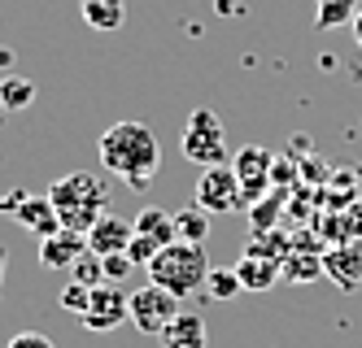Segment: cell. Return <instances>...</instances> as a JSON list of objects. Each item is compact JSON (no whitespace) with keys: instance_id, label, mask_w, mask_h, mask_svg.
Instances as JSON below:
<instances>
[{"instance_id":"obj_20","label":"cell","mask_w":362,"mask_h":348,"mask_svg":"<svg viewBox=\"0 0 362 348\" xmlns=\"http://www.w3.org/2000/svg\"><path fill=\"white\" fill-rule=\"evenodd\" d=\"M35 100V83L27 74H5L0 78V109H27Z\"/></svg>"},{"instance_id":"obj_5","label":"cell","mask_w":362,"mask_h":348,"mask_svg":"<svg viewBox=\"0 0 362 348\" xmlns=\"http://www.w3.org/2000/svg\"><path fill=\"white\" fill-rule=\"evenodd\" d=\"M127 313H132L136 331L162 335L170 327V318L179 313V296H170V292L158 287V283H144V287H136L132 296H127Z\"/></svg>"},{"instance_id":"obj_22","label":"cell","mask_w":362,"mask_h":348,"mask_svg":"<svg viewBox=\"0 0 362 348\" xmlns=\"http://www.w3.org/2000/svg\"><path fill=\"white\" fill-rule=\"evenodd\" d=\"M279 205H284V196H275V192H267L257 205H249L245 213H249L253 231H275V222H279Z\"/></svg>"},{"instance_id":"obj_3","label":"cell","mask_w":362,"mask_h":348,"mask_svg":"<svg viewBox=\"0 0 362 348\" xmlns=\"http://www.w3.org/2000/svg\"><path fill=\"white\" fill-rule=\"evenodd\" d=\"M144 270H148V283H158V287L170 292V296L184 301L197 287H205V279H210V257H205V244H184V239H175V244H166Z\"/></svg>"},{"instance_id":"obj_16","label":"cell","mask_w":362,"mask_h":348,"mask_svg":"<svg viewBox=\"0 0 362 348\" xmlns=\"http://www.w3.org/2000/svg\"><path fill=\"white\" fill-rule=\"evenodd\" d=\"M79 13L83 22L92 26V31H118V26L127 22V0H79Z\"/></svg>"},{"instance_id":"obj_27","label":"cell","mask_w":362,"mask_h":348,"mask_svg":"<svg viewBox=\"0 0 362 348\" xmlns=\"http://www.w3.org/2000/svg\"><path fill=\"white\" fill-rule=\"evenodd\" d=\"M88 296H92V292H88L83 283H66V287H62V305H66L70 313H83V309H88Z\"/></svg>"},{"instance_id":"obj_30","label":"cell","mask_w":362,"mask_h":348,"mask_svg":"<svg viewBox=\"0 0 362 348\" xmlns=\"http://www.w3.org/2000/svg\"><path fill=\"white\" fill-rule=\"evenodd\" d=\"M5 270H9V248L0 244V301H5Z\"/></svg>"},{"instance_id":"obj_10","label":"cell","mask_w":362,"mask_h":348,"mask_svg":"<svg viewBox=\"0 0 362 348\" xmlns=\"http://www.w3.org/2000/svg\"><path fill=\"white\" fill-rule=\"evenodd\" d=\"M132 235H136V227L127 222V218H118V213H105L83 239H88V253H96V257H110V253H127V244H132Z\"/></svg>"},{"instance_id":"obj_31","label":"cell","mask_w":362,"mask_h":348,"mask_svg":"<svg viewBox=\"0 0 362 348\" xmlns=\"http://www.w3.org/2000/svg\"><path fill=\"white\" fill-rule=\"evenodd\" d=\"M354 40H358V48H362V9L354 13Z\"/></svg>"},{"instance_id":"obj_32","label":"cell","mask_w":362,"mask_h":348,"mask_svg":"<svg viewBox=\"0 0 362 348\" xmlns=\"http://www.w3.org/2000/svg\"><path fill=\"white\" fill-rule=\"evenodd\" d=\"M13 66V52H5V48H0V70H9Z\"/></svg>"},{"instance_id":"obj_23","label":"cell","mask_w":362,"mask_h":348,"mask_svg":"<svg viewBox=\"0 0 362 348\" xmlns=\"http://www.w3.org/2000/svg\"><path fill=\"white\" fill-rule=\"evenodd\" d=\"M70 275H74L70 283H83L88 292H92V287H100V283H105V275H100V257H96V253H83L79 261L70 265Z\"/></svg>"},{"instance_id":"obj_25","label":"cell","mask_w":362,"mask_h":348,"mask_svg":"<svg viewBox=\"0 0 362 348\" xmlns=\"http://www.w3.org/2000/svg\"><path fill=\"white\" fill-rule=\"evenodd\" d=\"M132 270H136V261L127 257V253H110V257H100V275H105V283H122Z\"/></svg>"},{"instance_id":"obj_8","label":"cell","mask_w":362,"mask_h":348,"mask_svg":"<svg viewBox=\"0 0 362 348\" xmlns=\"http://www.w3.org/2000/svg\"><path fill=\"white\" fill-rule=\"evenodd\" d=\"M79 318H83L88 331H114V327H122V323H132V313H127V292H122L118 283L92 287L88 309H83Z\"/></svg>"},{"instance_id":"obj_6","label":"cell","mask_w":362,"mask_h":348,"mask_svg":"<svg viewBox=\"0 0 362 348\" xmlns=\"http://www.w3.org/2000/svg\"><path fill=\"white\" fill-rule=\"evenodd\" d=\"M271 166H275V157L267 148H257V144H245L236 157H231V170H236V179H240L245 209L257 205V200L271 192Z\"/></svg>"},{"instance_id":"obj_7","label":"cell","mask_w":362,"mask_h":348,"mask_svg":"<svg viewBox=\"0 0 362 348\" xmlns=\"http://www.w3.org/2000/svg\"><path fill=\"white\" fill-rule=\"evenodd\" d=\"M197 205L205 213H231V209H245V196H240V179L231 166H210L197 183Z\"/></svg>"},{"instance_id":"obj_17","label":"cell","mask_w":362,"mask_h":348,"mask_svg":"<svg viewBox=\"0 0 362 348\" xmlns=\"http://www.w3.org/2000/svg\"><path fill=\"white\" fill-rule=\"evenodd\" d=\"M132 227H136V235L158 239L162 248L175 244V213H166V209H158V205H144L136 218H132Z\"/></svg>"},{"instance_id":"obj_14","label":"cell","mask_w":362,"mask_h":348,"mask_svg":"<svg viewBox=\"0 0 362 348\" xmlns=\"http://www.w3.org/2000/svg\"><path fill=\"white\" fill-rule=\"evenodd\" d=\"M323 253L327 248H301V244H293V253L284 257V265H279V279H288V283H319L323 279Z\"/></svg>"},{"instance_id":"obj_29","label":"cell","mask_w":362,"mask_h":348,"mask_svg":"<svg viewBox=\"0 0 362 348\" xmlns=\"http://www.w3.org/2000/svg\"><path fill=\"white\" fill-rule=\"evenodd\" d=\"M9 348H57L48 335H40V331H22V335H13L9 340Z\"/></svg>"},{"instance_id":"obj_13","label":"cell","mask_w":362,"mask_h":348,"mask_svg":"<svg viewBox=\"0 0 362 348\" xmlns=\"http://www.w3.org/2000/svg\"><path fill=\"white\" fill-rule=\"evenodd\" d=\"M158 340H162V348H205L210 331H205V318L201 313H184V309H179L170 318V327Z\"/></svg>"},{"instance_id":"obj_1","label":"cell","mask_w":362,"mask_h":348,"mask_svg":"<svg viewBox=\"0 0 362 348\" xmlns=\"http://www.w3.org/2000/svg\"><path fill=\"white\" fill-rule=\"evenodd\" d=\"M96 152H100V166L118 174L127 187H136V192L148 187L162 166V144L153 136V126H144V122H114L100 136Z\"/></svg>"},{"instance_id":"obj_26","label":"cell","mask_w":362,"mask_h":348,"mask_svg":"<svg viewBox=\"0 0 362 348\" xmlns=\"http://www.w3.org/2000/svg\"><path fill=\"white\" fill-rule=\"evenodd\" d=\"M158 253H162V244H158V239H148V235H132V244H127V257H132L136 265H148Z\"/></svg>"},{"instance_id":"obj_11","label":"cell","mask_w":362,"mask_h":348,"mask_svg":"<svg viewBox=\"0 0 362 348\" xmlns=\"http://www.w3.org/2000/svg\"><path fill=\"white\" fill-rule=\"evenodd\" d=\"M83 253H88V239L79 231H57V235L40 239V265L44 270H70Z\"/></svg>"},{"instance_id":"obj_18","label":"cell","mask_w":362,"mask_h":348,"mask_svg":"<svg viewBox=\"0 0 362 348\" xmlns=\"http://www.w3.org/2000/svg\"><path fill=\"white\" fill-rule=\"evenodd\" d=\"M245 253H249V257H262V261L284 265V257L293 253V235H284L279 227H275V231H253V239L245 244Z\"/></svg>"},{"instance_id":"obj_21","label":"cell","mask_w":362,"mask_h":348,"mask_svg":"<svg viewBox=\"0 0 362 348\" xmlns=\"http://www.w3.org/2000/svg\"><path fill=\"white\" fill-rule=\"evenodd\" d=\"M362 5L358 0H319V9H315V26L319 31H332V26H341V22H354Z\"/></svg>"},{"instance_id":"obj_12","label":"cell","mask_w":362,"mask_h":348,"mask_svg":"<svg viewBox=\"0 0 362 348\" xmlns=\"http://www.w3.org/2000/svg\"><path fill=\"white\" fill-rule=\"evenodd\" d=\"M9 218L18 222V227H27L31 235H40V239H48V235H57L62 231V222H57V209H53V200L48 196H27Z\"/></svg>"},{"instance_id":"obj_2","label":"cell","mask_w":362,"mask_h":348,"mask_svg":"<svg viewBox=\"0 0 362 348\" xmlns=\"http://www.w3.org/2000/svg\"><path fill=\"white\" fill-rule=\"evenodd\" d=\"M48 200H53V209H57L62 231L88 235L110 213V183L100 174H88V170H70V174H62L53 187H48Z\"/></svg>"},{"instance_id":"obj_28","label":"cell","mask_w":362,"mask_h":348,"mask_svg":"<svg viewBox=\"0 0 362 348\" xmlns=\"http://www.w3.org/2000/svg\"><path fill=\"white\" fill-rule=\"evenodd\" d=\"M341 213H345V235L362 239V200H349V209H341Z\"/></svg>"},{"instance_id":"obj_9","label":"cell","mask_w":362,"mask_h":348,"mask_svg":"<svg viewBox=\"0 0 362 348\" xmlns=\"http://www.w3.org/2000/svg\"><path fill=\"white\" fill-rule=\"evenodd\" d=\"M323 279H332L341 292L362 287V239H345V244L323 253Z\"/></svg>"},{"instance_id":"obj_4","label":"cell","mask_w":362,"mask_h":348,"mask_svg":"<svg viewBox=\"0 0 362 348\" xmlns=\"http://www.w3.org/2000/svg\"><path fill=\"white\" fill-rule=\"evenodd\" d=\"M184 157L197 162L201 170L210 166H227V126L214 109H197L184 122Z\"/></svg>"},{"instance_id":"obj_15","label":"cell","mask_w":362,"mask_h":348,"mask_svg":"<svg viewBox=\"0 0 362 348\" xmlns=\"http://www.w3.org/2000/svg\"><path fill=\"white\" fill-rule=\"evenodd\" d=\"M231 270H236V279H240L245 292H271L279 283V265L262 261V257H249V253H240V261L231 265Z\"/></svg>"},{"instance_id":"obj_24","label":"cell","mask_w":362,"mask_h":348,"mask_svg":"<svg viewBox=\"0 0 362 348\" xmlns=\"http://www.w3.org/2000/svg\"><path fill=\"white\" fill-rule=\"evenodd\" d=\"M205 292H210L214 301H227V296H236V292H245V287H240L236 270H210V279H205Z\"/></svg>"},{"instance_id":"obj_19","label":"cell","mask_w":362,"mask_h":348,"mask_svg":"<svg viewBox=\"0 0 362 348\" xmlns=\"http://www.w3.org/2000/svg\"><path fill=\"white\" fill-rule=\"evenodd\" d=\"M205 235H210V213L201 205H188L175 213V239H184V244H205Z\"/></svg>"}]
</instances>
